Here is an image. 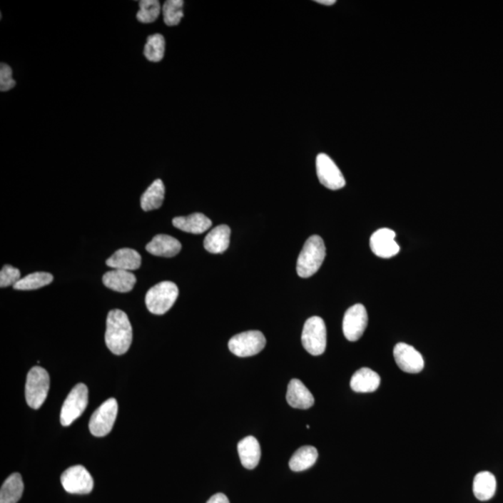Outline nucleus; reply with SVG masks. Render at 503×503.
<instances>
[{
    "instance_id": "20e7f679",
    "label": "nucleus",
    "mask_w": 503,
    "mask_h": 503,
    "mask_svg": "<svg viewBox=\"0 0 503 503\" xmlns=\"http://www.w3.org/2000/svg\"><path fill=\"white\" fill-rule=\"evenodd\" d=\"M50 390V376L44 368L34 367L26 377V399L33 410H39L44 404Z\"/></svg>"
},
{
    "instance_id": "ddd939ff",
    "label": "nucleus",
    "mask_w": 503,
    "mask_h": 503,
    "mask_svg": "<svg viewBox=\"0 0 503 503\" xmlns=\"http://www.w3.org/2000/svg\"><path fill=\"white\" fill-rule=\"evenodd\" d=\"M396 233L390 228H380L372 234L370 248L377 257L391 258L400 252V246L395 242Z\"/></svg>"
},
{
    "instance_id": "cd10ccee",
    "label": "nucleus",
    "mask_w": 503,
    "mask_h": 503,
    "mask_svg": "<svg viewBox=\"0 0 503 503\" xmlns=\"http://www.w3.org/2000/svg\"><path fill=\"white\" fill-rule=\"evenodd\" d=\"M183 7H184V1L182 0H168L164 3L163 20L168 26H176L181 22L182 18L184 17Z\"/></svg>"
},
{
    "instance_id": "2f4dec72",
    "label": "nucleus",
    "mask_w": 503,
    "mask_h": 503,
    "mask_svg": "<svg viewBox=\"0 0 503 503\" xmlns=\"http://www.w3.org/2000/svg\"><path fill=\"white\" fill-rule=\"evenodd\" d=\"M207 503H230L228 497L223 493H218L210 498Z\"/></svg>"
},
{
    "instance_id": "9d476101",
    "label": "nucleus",
    "mask_w": 503,
    "mask_h": 503,
    "mask_svg": "<svg viewBox=\"0 0 503 503\" xmlns=\"http://www.w3.org/2000/svg\"><path fill=\"white\" fill-rule=\"evenodd\" d=\"M316 172L319 181L329 190H337L345 187L346 180L342 173L328 155L321 153L317 156Z\"/></svg>"
},
{
    "instance_id": "f3484780",
    "label": "nucleus",
    "mask_w": 503,
    "mask_h": 503,
    "mask_svg": "<svg viewBox=\"0 0 503 503\" xmlns=\"http://www.w3.org/2000/svg\"><path fill=\"white\" fill-rule=\"evenodd\" d=\"M142 258L139 253L131 248L118 250L106 260V265L114 270H136L141 266Z\"/></svg>"
},
{
    "instance_id": "b1692460",
    "label": "nucleus",
    "mask_w": 503,
    "mask_h": 503,
    "mask_svg": "<svg viewBox=\"0 0 503 503\" xmlns=\"http://www.w3.org/2000/svg\"><path fill=\"white\" fill-rule=\"evenodd\" d=\"M164 195H166V187L163 182L161 179L155 180L142 195L140 200L142 209L145 212H149L161 208L163 203Z\"/></svg>"
},
{
    "instance_id": "423d86ee",
    "label": "nucleus",
    "mask_w": 503,
    "mask_h": 503,
    "mask_svg": "<svg viewBox=\"0 0 503 503\" xmlns=\"http://www.w3.org/2000/svg\"><path fill=\"white\" fill-rule=\"evenodd\" d=\"M88 388L83 383H78L70 392L61 410V425L67 427L83 414L88 405Z\"/></svg>"
},
{
    "instance_id": "c756f323",
    "label": "nucleus",
    "mask_w": 503,
    "mask_h": 503,
    "mask_svg": "<svg viewBox=\"0 0 503 503\" xmlns=\"http://www.w3.org/2000/svg\"><path fill=\"white\" fill-rule=\"evenodd\" d=\"M21 280V273L18 268L6 265L0 273V286L2 288L14 286Z\"/></svg>"
},
{
    "instance_id": "c85d7f7f",
    "label": "nucleus",
    "mask_w": 503,
    "mask_h": 503,
    "mask_svg": "<svg viewBox=\"0 0 503 503\" xmlns=\"http://www.w3.org/2000/svg\"><path fill=\"white\" fill-rule=\"evenodd\" d=\"M160 14L161 4L158 0H141L139 2V11L137 12L136 18L140 23H153Z\"/></svg>"
},
{
    "instance_id": "2eb2a0df",
    "label": "nucleus",
    "mask_w": 503,
    "mask_h": 503,
    "mask_svg": "<svg viewBox=\"0 0 503 503\" xmlns=\"http://www.w3.org/2000/svg\"><path fill=\"white\" fill-rule=\"evenodd\" d=\"M286 400L292 407L298 410H309L314 405L313 393L297 379L292 380L288 384Z\"/></svg>"
},
{
    "instance_id": "5701e85b",
    "label": "nucleus",
    "mask_w": 503,
    "mask_h": 503,
    "mask_svg": "<svg viewBox=\"0 0 503 503\" xmlns=\"http://www.w3.org/2000/svg\"><path fill=\"white\" fill-rule=\"evenodd\" d=\"M24 489L22 475L18 472L11 474L0 489V503H17L22 498Z\"/></svg>"
},
{
    "instance_id": "9b49d317",
    "label": "nucleus",
    "mask_w": 503,
    "mask_h": 503,
    "mask_svg": "<svg viewBox=\"0 0 503 503\" xmlns=\"http://www.w3.org/2000/svg\"><path fill=\"white\" fill-rule=\"evenodd\" d=\"M368 315L364 305L356 304L347 310L343 319V333L349 341H357L367 329Z\"/></svg>"
},
{
    "instance_id": "aec40b11",
    "label": "nucleus",
    "mask_w": 503,
    "mask_h": 503,
    "mask_svg": "<svg viewBox=\"0 0 503 503\" xmlns=\"http://www.w3.org/2000/svg\"><path fill=\"white\" fill-rule=\"evenodd\" d=\"M230 228L227 225L213 228L204 239V248L212 254H222L230 246Z\"/></svg>"
},
{
    "instance_id": "a878e982",
    "label": "nucleus",
    "mask_w": 503,
    "mask_h": 503,
    "mask_svg": "<svg viewBox=\"0 0 503 503\" xmlns=\"http://www.w3.org/2000/svg\"><path fill=\"white\" fill-rule=\"evenodd\" d=\"M166 53V39L161 34H154L146 39L144 54L149 62L158 63L163 59Z\"/></svg>"
},
{
    "instance_id": "7c9ffc66",
    "label": "nucleus",
    "mask_w": 503,
    "mask_h": 503,
    "mask_svg": "<svg viewBox=\"0 0 503 503\" xmlns=\"http://www.w3.org/2000/svg\"><path fill=\"white\" fill-rule=\"evenodd\" d=\"M16 85L12 78V69L7 63H1L0 65V91H8L14 89Z\"/></svg>"
},
{
    "instance_id": "0eeeda50",
    "label": "nucleus",
    "mask_w": 503,
    "mask_h": 503,
    "mask_svg": "<svg viewBox=\"0 0 503 503\" xmlns=\"http://www.w3.org/2000/svg\"><path fill=\"white\" fill-rule=\"evenodd\" d=\"M266 343V337L262 332L247 331L231 337L228 349L238 357H250L260 352Z\"/></svg>"
},
{
    "instance_id": "473e14b6",
    "label": "nucleus",
    "mask_w": 503,
    "mask_h": 503,
    "mask_svg": "<svg viewBox=\"0 0 503 503\" xmlns=\"http://www.w3.org/2000/svg\"><path fill=\"white\" fill-rule=\"evenodd\" d=\"M316 2L322 5L332 6L335 4L337 1H335V0H316Z\"/></svg>"
},
{
    "instance_id": "39448f33",
    "label": "nucleus",
    "mask_w": 503,
    "mask_h": 503,
    "mask_svg": "<svg viewBox=\"0 0 503 503\" xmlns=\"http://www.w3.org/2000/svg\"><path fill=\"white\" fill-rule=\"evenodd\" d=\"M302 345L313 356L322 355L326 349V326L321 317L313 316L305 322Z\"/></svg>"
},
{
    "instance_id": "393cba45",
    "label": "nucleus",
    "mask_w": 503,
    "mask_h": 503,
    "mask_svg": "<svg viewBox=\"0 0 503 503\" xmlns=\"http://www.w3.org/2000/svg\"><path fill=\"white\" fill-rule=\"evenodd\" d=\"M318 451L316 448L310 446L302 447L298 451H295L294 455L292 456L289 466L294 472L306 471V469L313 467L315 464L317 459H318Z\"/></svg>"
},
{
    "instance_id": "dca6fc26",
    "label": "nucleus",
    "mask_w": 503,
    "mask_h": 503,
    "mask_svg": "<svg viewBox=\"0 0 503 503\" xmlns=\"http://www.w3.org/2000/svg\"><path fill=\"white\" fill-rule=\"evenodd\" d=\"M173 225L185 233L201 234L212 227V221L203 213H195L188 216L173 218Z\"/></svg>"
},
{
    "instance_id": "f03ea898",
    "label": "nucleus",
    "mask_w": 503,
    "mask_h": 503,
    "mask_svg": "<svg viewBox=\"0 0 503 503\" xmlns=\"http://www.w3.org/2000/svg\"><path fill=\"white\" fill-rule=\"evenodd\" d=\"M326 249L324 240L318 235L310 236L305 243L298 259L297 271L301 278H309L324 263Z\"/></svg>"
},
{
    "instance_id": "a211bd4d",
    "label": "nucleus",
    "mask_w": 503,
    "mask_h": 503,
    "mask_svg": "<svg viewBox=\"0 0 503 503\" xmlns=\"http://www.w3.org/2000/svg\"><path fill=\"white\" fill-rule=\"evenodd\" d=\"M238 452L243 467L253 469L257 467L261 458L260 444L254 436H247L238 444Z\"/></svg>"
},
{
    "instance_id": "f257e3e1",
    "label": "nucleus",
    "mask_w": 503,
    "mask_h": 503,
    "mask_svg": "<svg viewBox=\"0 0 503 503\" xmlns=\"http://www.w3.org/2000/svg\"><path fill=\"white\" fill-rule=\"evenodd\" d=\"M106 344L112 353L123 355L130 349L133 341V328L127 314L121 310H112L106 319Z\"/></svg>"
},
{
    "instance_id": "1a4fd4ad",
    "label": "nucleus",
    "mask_w": 503,
    "mask_h": 503,
    "mask_svg": "<svg viewBox=\"0 0 503 503\" xmlns=\"http://www.w3.org/2000/svg\"><path fill=\"white\" fill-rule=\"evenodd\" d=\"M61 483L66 492L71 494H89L93 489V479L83 466H72L63 472Z\"/></svg>"
},
{
    "instance_id": "bb28decb",
    "label": "nucleus",
    "mask_w": 503,
    "mask_h": 503,
    "mask_svg": "<svg viewBox=\"0 0 503 503\" xmlns=\"http://www.w3.org/2000/svg\"><path fill=\"white\" fill-rule=\"evenodd\" d=\"M54 280V276L48 273H35L29 274L21 279L19 282L14 286L15 290H36V289L44 288L50 285Z\"/></svg>"
},
{
    "instance_id": "6ab92c4d",
    "label": "nucleus",
    "mask_w": 503,
    "mask_h": 503,
    "mask_svg": "<svg viewBox=\"0 0 503 503\" xmlns=\"http://www.w3.org/2000/svg\"><path fill=\"white\" fill-rule=\"evenodd\" d=\"M103 283L106 288L116 292L127 293L133 290L136 277L131 271L113 270L105 273Z\"/></svg>"
},
{
    "instance_id": "4468645a",
    "label": "nucleus",
    "mask_w": 503,
    "mask_h": 503,
    "mask_svg": "<svg viewBox=\"0 0 503 503\" xmlns=\"http://www.w3.org/2000/svg\"><path fill=\"white\" fill-rule=\"evenodd\" d=\"M182 245L178 240L170 235L158 234L148 243L146 249L156 257L173 258L181 251Z\"/></svg>"
},
{
    "instance_id": "7ed1b4c3",
    "label": "nucleus",
    "mask_w": 503,
    "mask_h": 503,
    "mask_svg": "<svg viewBox=\"0 0 503 503\" xmlns=\"http://www.w3.org/2000/svg\"><path fill=\"white\" fill-rule=\"evenodd\" d=\"M178 295V288L175 283L161 282L146 293V308L151 313L163 315L173 306Z\"/></svg>"
},
{
    "instance_id": "f8f14e48",
    "label": "nucleus",
    "mask_w": 503,
    "mask_h": 503,
    "mask_svg": "<svg viewBox=\"0 0 503 503\" xmlns=\"http://www.w3.org/2000/svg\"><path fill=\"white\" fill-rule=\"evenodd\" d=\"M396 364L405 373L417 374L425 368L422 355L414 347L398 343L393 349Z\"/></svg>"
},
{
    "instance_id": "6e6552de",
    "label": "nucleus",
    "mask_w": 503,
    "mask_h": 503,
    "mask_svg": "<svg viewBox=\"0 0 503 503\" xmlns=\"http://www.w3.org/2000/svg\"><path fill=\"white\" fill-rule=\"evenodd\" d=\"M118 402L115 398L108 399L91 417L89 429L91 434L96 437H103L111 432L117 419Z\"/></svg>"
},
{
    "instance_id": "4be33fe9",
    "label": "nucleus",
    "mask_w": 503,
    "mask_h": 503,
    "mask_svg": "<svg viewBox=\"0 0 503 503\" xmlns=\"http://www.w3.org/2000/svg\"><path fill=\"white\" fill-rule=\"evenodd\" d=\"M496 489V478L492 472H481L475 475L472 489H474L475 498L479 501H489L495 495Z\"/></svg>"
},
{
    "instance_id": "412c9836",
    "label": "nucleus",
    "mask_w": 503,
    "mask_h": 503,
    "mask_svg": "<svg viewBox=\"0 0 503 503\" xmlns=\"http://www.w3.org/2000/svg\"><path fill=\"white\" fill-rule=\"evenodd\" d=\"M380 385V375L367 367L359 369L350 380V388L355 392H374Z\"/></svg>"
}]
</instances>
